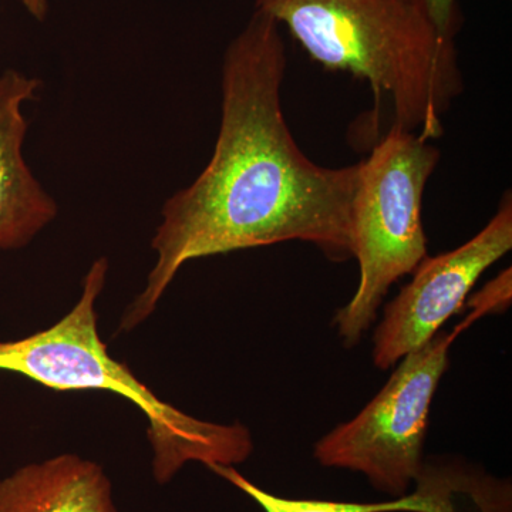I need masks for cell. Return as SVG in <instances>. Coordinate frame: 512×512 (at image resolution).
Returning a JSON list of instances; mask_svg holds the SVG:
<instances>
[{
  "mask_svg": "<svg viewBox=\"0 0 512 512\" xmlns=\"http://www.w3.org/2000/svg\"><path fill=\"white\" fill-rule=\"evenodd\" d=\"M285 72L281 26L255 9L222 59L220 130L210 161L164 202L151 239L156 264L121 316L119 333L146 322L194 259L289 241L315 245L333 262L353 258L359 163L323 167L303 153L282 109Z\"/></svg>",
  "mask_w": 512,
  "mask_h": 512,
  "instance_id": "1",
  "label": "cell"
},
{
  "mask_svg": "<svg viewBox=\"0 0 512 512\" xmlns=\"http://www.w3.org/2000/svg\"><path fill=\"white\" fill-rule=\"evenodd\" d=\"M315 62L352 73L392 101L394 123L431 140L463 92L454 36L424 0H255Z\"/></svg>",
  "mask_w": 512,
  "mask_h": 512,
  "instance_id": "2",
  "label": "cell"
},
{
  "mask_svg": "<svg viewBox=\"0 0 512 512\" xmlns=\"http://www.w3.org/2000/svg\"><path fill=\"white\" fill-rule=\"evenodd\" d=\"M110 262H92L72 311L45 330L23 339H0V370L28 377L50 390H101L123 397L146 416L154 480L170 483L188 463L237 466L254 451L251 431L241 423L195 419L158 397L126 363L114 359L100 338L96 303Z\"/></svg>",
  "mask_w": 512,
  "mask_h": 512,
  "instance_id": "3",
  "label": "cell"
},
{
  "mask_svg": "<svg viewBox=\"0 0 512 512\" xmlns=\"http://www.w3.org/2000/svg\"><path fill=\"white\" fill-rule=\"evenodd\" d=\"M440 150L427 138L393 124L359 163L350 210L353 258L359 284L335 316L345 346L362 340L390 286L413 274L427 256L421 202Z\"/></svg>",
  "mask_w": 512,
  "mask_h": 512,
  "instance_id": "4",
  "label": "cell"
},
{
  "mask_svg": "<svg viewBox=\"0 0 512 512\" xmlns=\"http://www.w3.org/2000/svg\"><path fill=\"white\" fill-rule=\"evenodd\" d=\"M468 303L470 315L453 332H439L423 348L404 356L355 419L316 443L313 456L323 467L365 474L377 490L394 498L406 495L424 468L431 403L448 369L451 345L476 320L508 309L510 295L493 281Z\"/></svg>",
  "mask_w": 512,
  "mask_h": 512,
  "instance_id": "5",
  "label": "cell"
},
{
  "mask_svg": "<svg viewBox=\"0 0 512 512\" xmlns=\"http://www.w3.org/2000/svg\"><path fill=\"white\" fill-rule=\"evenodd\" d=\"M512 248V201L507 192L491 221L453 251L426 256L409 282L384 309L375 332L373 363L396 366L423 348L466 303L480 276Z\"/></svg>",
  "mask_w": 512,
  "mask_h": 512,
  "instance_id": "6",
  "label": "cell"
},
{
  "mask_svg": "<svg viewBox=\"0 0 512 512\" xmlns=\"http://www.w3.org/2000/svg\"><path fill=\"white\" fill-rule=\"evenodd\" d=\"M40 90L37 77L15 69L0 74V251L28 247L59 214L23 154L29 128L23 107L37 100Z\"/></svg>",
  "mask_w": 512,
  "mask_h": 512,
  "instance_id": "7",
  "label": "cell"
},
{
  "mask_svg": "<svg viewBox=\"0 0 512 512\" xmlns=\"http://www.w3.org/2000/svg\"><path fill=\"white\" fill-rule=\"evenodd\" d=\"M0 512H119L113 485L96 461L60 454L0 480Z\"/></svg>",
  "mask_w": 512,
  "mask_h": 512,
  "instance_id": "8",
  "label": "cell"
},
{
  "mask_svg": "<svg viewBox=\"0 0 512 512\" xmlns=\"http://www.w3.org/2000/svg\"><path fill=\"white\" fill-rule=\"evenodd\" d=\"M212 473L237 487L265 512H471L467 478L461 470L427 467L417 477V490L382 503L295 500L278 497L242 476L234 466H211Z\"/></svg>",
  "mask_w": 512,
  "mask_h": 512,
  "instance_id": "9",
  "label": "cell"
},
{
  "mask_svg": "<svg viewBox=\"0 0 512 512\" xmlns=\"http://www.w3.org/2000/svg\"><path fill=\"white\" fill-rule=\"evenodd\" d=\"M430 16L444 35L454 36L458 29L456 0H424Z\"/></svg>",
  "mask_w": 512,
  "mask_h": 512,
  "instance_id": "10",
  "label": "cell"
},
{
  "mask_svg": "<svg viewBox=\"0 0 512 512\" xmlns=\"http://www.w3.org/2000/svg\"><path fill=\"white\" fill-rule=\"evenodd\" d=\"M23 9L37 22H45L50 12V0H19Z\"/></svg>",
  "mask_w": 512,
  "mask_h": 512,
  "instance_id": "11",
  "label": "cell"
}]
</instances>
